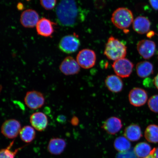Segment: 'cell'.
Wrapping results in <instances>:
<instances>
[{"instance_id":"8","label":"cell","mask_w":158,"mask_h":158,"mask_svg":"<svg viewBox=\"0 0 158 158\" xmlns=\"http://www.w3.org/2000/svg\"><path fill=\"white\" fill-rule=\"evenodd\" d=\"M76 59L80 67L84 69H89L95 64L96 54L94 51L91 49H83L79 52Z\"/></svg>"},{"instance_id":"10","label":"cell","mask_w":158,"mask_h":158,"mask_svg":"<svg viewBox=\"0 0 158 158\" xmlns=\"http://www.w3.org/2000/svg\"><path fill=\"white\" fill-rule=\"evenodd\" d=\"M59 70L66 76H70L78 74L80 70V66L73 58L69 56L61 63Z\"/></svg>"},{"instance_id":"23","label":"cell","mask_w":158,"mask_h":158,"mask_svg":"<svg viewBox=\"0 0 158 158\" xmlns=\"http://www.w3.org/2000/svg\"><path fill=\"white\" fill-rule=\"evenodd\" d=\"M145 137L150 143H158V126L153 124L148 126L145 130Z\"/></svg>"},{"instance_id":"3","label":"cell","mask_w":158,"mask_h":158,"mask_svg":"<svg viewBox=\"0 0 158 158\" xmlns=\"http://www.w3.org/2000/svg\"><path fill=\"white\" fill-rule=\"evenodd\" d=\"M134 16L130 10L125 7L116 9L112 14L111 21L118 28L125 29L130 27L133 23Z\"/></svg>"},{"instance_id":"6","label":"cell","mask_w":158,"mask_h":158,"mask_svg":"<svg viewBox=\"0 0 158 158\" xmlns=\"http://www.w3.org/2000/svg\"><path fill=\"white\" fill-rule=\"evenodd\" d=\"M112 68L116 75L122 78L129 77L133 72L134 64L131 61L125 58L114 61Z\"/></svg>"},{"instance_id":"22","label":"cell","mask_w":158,"mask_h":158,"mask_svg":"<svg viewBox=\"0 0 158 158\" xmlns=\"http://www.w3.org/2000/svg\"><path fill=\"white\" fill-rule=\"evenodd\" d=\"M134 151L138 158H145L150 155L152 149L149 144L145 142H142L135 146Z\"/></svg>"},{"instance_id":"15","label":"cell","mask_w":158,"mask_h":158,"mask_svg":"<svg viewBox=\"0 0 158 158\" xmlns=\"http://www.w3.org/2000/svg\"><path fill=\"white\" fill-rule=\"evenodd\" d=\"M123 126L121 120L116 117L107 118L102 125V128L107 133L114 135L119 132Z\"/></svg>"},{"instance_id":"18","label":"cell","mask_w":158,"mask_h":158,"mask_svg":"<svg viewBox=\"0 0 158 158\" xmlns=\"http://www.w3.org/2000/svg\"><path fill=\"white\" fill-rule=\"evenodd\" d=\"M151 23L147 18L143 16H138L133 22L134 31L139 34H143L150 30Z\"/></svg>"},{"instance_id":"4","label":"cell","mask_w":158,"mask_h":158,"mask_svg":"<svg viewBox=\"0 0 158 158\" xmlns=\"http://www.w3.org/2000/svg\"><path fill=\"white\" fill-rule=\"evenodd\" d=\"M80 41L77 35H68L62 37L59 44V49L65 53L71 54L78 50Z\"/></svg>"},{"instance_id":"32","label":"cell","mask_w":158,"mask_h":158,"mask_svg":"<svg viewBox=\"0 0 158 158\" xmlns=\"http://www.w3.org/2000/svg\"><path fill=\"white\" fill-rule=\"evenodd\" d=\"M150 155L152 156L154 158H158V147L154 148L152 150Z\"/></svg>"},{"instance_id":"19","label":"cell","mask_w":158,"mask_h":158,"mask_svg":"<svg viewBox=\"0 0 158 158\" xmlns=\"http://www.w3.org/2000/svg\"><path fill=\"white\" fill-rule=\"evenodd\" d=\"M124 136L130 141H137L143 136L141 127L137 124H130L124 130Z\"/></svg>"},{"instance_id":"9","label":"cell","mask_w":158,"mask_h":158,"mask_svg":"<svg viewBox=\"0 0 158 158\" xmlns=\"http://www.w3.org/2000/svg\"><path fill=\"white\" fill-rule=\"evenodd\" d=\"M129 102L132 106L136 107L143 106L147 102L148 94L146 90L139 88L132 89L128 94Z\"/></svg>"},{"instance_id":"14","label":"cell","mask_w":158,"mask_h":158,"mask_svg":"<svg viewBox=\"0 0 158 158\" xmlns=\"http://www.w3.org/2000/svg\"><path fill=\"white\" fill-rule=\"evenodd\" d=\"M55 23L44 17L39 20L36 26L38 35L45 37H50L54 32Z\"/></svg>"},{"instance_id":"30","label":"cell","mask_w":158,"mask_h":158,"mask_svg":"<svg viewBox=\"0 0 158 158\" xmlns=\"http://www.w3.org/2000/svg\"><path fill=\"white\" fill-rule=\"evenodd\" d=\"M57 120L59 123H64L66 120V117L64 115L61 114L58 116L57 118Z\"/></svg>"},{"instance_id":"11","label":"cell","mask_w":158,"mask_h":158,"mask_svg":"<svg viewBox=\"0 0 158 158\" xmlns=\"http://www.w3.org/2000/svg\"><path fill=\"white\" fill-rule=\"evenodd\" d=\"M137 48L139 54L144 59H148L152 58L155 54L156 45L152 41L143 40L138 43Z\"/></svg>"},{"instance_id":"5","label":"cell","mask_w":158,"mask_h":158,"mask_svg":"<svg viewBox=\"0 0 158 158\" xmlns=\"http://www.w3.org/2000/svg\"><path fill=\"white\" fill-rule=\"evenodd\" d=\"M21 129L20 122L12 118L6 120L3 122L1 126V131L5 137L13 139L19 135Z\"/></svg>"},{"instance_id":"12","label":"cell","mask_w":158,"mask_h":158,"mask_svg":"<svg viewBox=\"0 0 158 158\" xmlns=\"http://www.w3.org/2000/svg\"><path fill=\"white\" fill-rule=\"evenodd\" d=\"M39 20L38 13L32 9L25 10L21 14L20 17L21 24L27 28H32L36 26Z\"/></svg>"},{"instance_id":"36","label":"cell","mask_w":158,"mask_h":158,"mask_svg":"<svg viewBox=\"0 0 158 158\" xmlns=\"http://www.w3.org/2000/svg\"><path fill=\"white\" fill-rule=\"evenodd\" d=\"M27 1H29L30 0H27Z\"/></svg>"},{"instance_id":"31","label":"cell","mask_w":158,"mask_h":158,"mask_svg":"<svg viewBox=\"0 0 158 158\" xmlns=\"http://www.w3.org/2000/svg\"><path fill=\"white\" fill-rule=\"evenodd\" d=\"M71 123L74 126H77L79 123L78 118L76 116L73 117L71 120Z\"/></svg>"},{"instance_id":"16","label":"cell","mask_w":158,"mask_h":158,"mask_svg":"<svg viewBox=\"0 0 158 158\" xmlns=\"http://www.w3.org/2000/svg\"><path fill=\"white\" fill-rule=\"evenodd\" d=\"M66 146L65 140L62 138H54L49 141L47 149L51 155H59L64 151Z\"/></svg>"},{"instance_id":"25","label":"cell","mask_w":158,"mask_h":158,"mask_svg":"<svg viewBox=\"0 0 158 158\" xmlns=\"http://www.w3.org/2000/svg\"><path fill=\"white\" fill-rule=\"evenodd\" d=\"M14 141L11 142L7 148L2 149L0 152V158H15L16 155L20 150L23 147L20 148L15 150L14 151H11V148L12 147Z\"/></svg>"},{"instance_id":"37","label":"cell","mask_w":158,"mask_h":158,"mask_svg":"<svg viewBox=\"0 0 158 158\" xmlns=\"http://www.w3.org/2000/svg\"></svg>"},{"instance_id":"33","label":"cell","mask_w":158,"mask_h":158,"mask_svg":"<svg viewBox=\"0 0 158 158\" xmlns=\"http://www.w3.org/2000/svg\"><path fill=\"white\" fill-rule=\"evenodd\" d=\"M153 83L156 88L158 90V74L156 75V76L154 78Z\"/></svg>"},{"instance_id":"24","label":"cell","mask_w":158,"mask_h":158,"mask_svg":"<svg viewBox=\"0 0 158 158\" xmlns=\"http://www.w3.org/2000/svg\"><path fill=\"white\" fill-rule=\"evenodd\" d=\"M114 147L119 152L128 151L131 148V144L129 140L123 136L116 138L114 143Z\"/></svg>"},{"instance_id":"26","label":"cell","mask_w":158,"mask_h":158,"mask_svg":"<svg viewBox=\"0 0 158 158\" xmlns=\"http://www.w3.org/2000/svg\"><path fill=\"white\" fill-rule=\"evenodd\" d=\"M148 106L150 110L155 113H158V95H155L148 101Z\"/></svg>"},{"instance_id":"13","label":"cell","mask_w":158,"mask_h":158,"mask_svg":"<svg viewBox=\"0 0 158 158\" xmlns=\"http://www.w3.org/2000/svg\"><path fill=\"white\" fill-rule=\"evenodd\" d=\"M30 122L31 126L39 131H42L48 126V118L46 114L42 112H36L30 117Z\"/></svg>"},{"instance_id":"35","label":"cell","mask_w":158,"mask_h":158,"mask_svg":"<svg viewBox=\"0 0 158 158\" xmlns=\"http://www.w3.org/2000/svg\"><path fill=\"white\" fill-rule=\"evenodd\" d=\"M145 158H154L151 155H150L149 156H148L146 157Z\"/></svg>"},{"instance_id":"21","label":"cell","mask_w":158,"mask_h":158,"mask_svg":"<svg viewBox=\"0 0 158 158\" xmlns=\"http://www.w3.org/2000/svg\"><path fill=\"white\" fill-rule=\"evenodd\" d=\"M19 134L22 141L29 143L35 139L36 133L32 126H25L21 128Z\"/></svg>"},{"instance_id":"17","label":"cell","mask_w":158,"mask_h":158,"mask_svg":"<svg viewBox=\"0 0 158 158\" xmlns=\"http://www.w3.org/2000/svg\"><path fill=\"white\" fill-rule=\"evenodd\" d=\"M105 84L106 88L110 92L118 93L123 89V81L120 77L117 75H111L106 78Z\"/></svg>"},{"instance_id":"2","label":"cell","mask_w":158,"mask_h":158,"mask_svg":"<svg viewBox=\"0 0 158 158\" xmlns=\"http://www.w3.org/2000/svg\"><path fill=\"white\" fill-rule=\"evenodd\" d=\"M127 47L118 39L111 36L106 43L104 54L110 60L116 61L125 58Z\"/></svg>"},{"instance_id":"20","label":"cell","mask_w":158,"mask_h":158,"mask_svg":"<svg viewBox=\"0 0 158 158\" xmlns=\"http://www.w3.org/2000/svg\"><path fill=\"white\" fill-rule=\"evenodd\" d=\"M138 76L142 78H145L153 74V65L148 61H142L138 63L136 66Z\"/></svg>"},{"instance_id":"28","label":"cell","mask_w":158,"mask_h":158,"mask_svg":"<svg viewBox=\"0 0 158 158\" xmlns=\"http://www.w3.org/2000/svg\"><path fill=\"white\" fill-rule=\"evenodd\" d=\"M116 158H139L136 155L134 150H129L128 151L120 152L116 156Z\"/></svg>"},{"instance_id":"34","label":"cell","mask_w":158,"mask_h":158,"mask_svg":"<svg viewBox=\"0 0 158 158\" xmlns=\"http://www.w3.org/2000/svg\"><path fill=\"white\" fill-rule=\"evenodd\" d=\"M23 5H22L21 3H19L18 5V8L19 9L21 10V9L23 8Z\"/></svg>"},{"instance_id":"1","label":"cell","mask_w":158,"mask_h":158,"mask_svg":"<svg viewBox=\"0 0 158 158\" xmlns=\"http://www.w3.org/2000/svg\"><path fill=\"white\" fill-rule=\"evenodd\" d=\"M55 12L57 22L65 27L76 26L85 20L86 15L76 0H60Z\"/></svg>"},{"instance_id":"29","label":"cell","mask_w":158,"mask_h":158,"mask_svg":"<svg viewBox=\"0 0 158 158\" xmlns=\"http://www.w3.org/2000/svg\"><path fill=\"white\" fill-rule=\"evenodd\" d=\"M150 5L153 8L158 10V0H149Z\"/></svg>"},{"instance_id":"27","label":"cell","mask_w":158,"mask_h":158,"mask_svg":"<svg viewBox=\"0 0 158 158\" xmlns=\"http://www.w3.org/2000/svg\"><path fill=\"white\" fill-rule=\"evenodd\" d=\"M42 6L46 10H51L54 8L56 5L57 0H40Z\"/></svg>"},{"instance_id":"7","label":"cell","mask_w":158,"mask_h":158,"mask_svg":"<svg viewBox=\"0 0 158 158\" xmlns=\"http://www.w3.org/2000/svg\"><path fill=\"white\" fill-rule=\"evenodd\" d=\"M25 103L31 110H36L42 107L45 103L44 95L36 90L27 92L24 98Z\"/></svg>"}]
</instances>
